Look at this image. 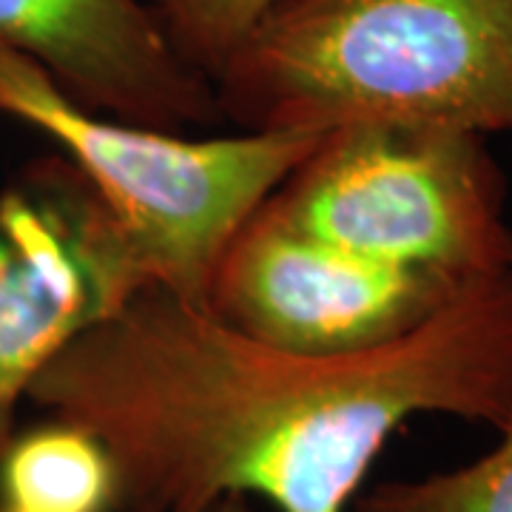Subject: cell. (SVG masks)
I'll use <instances>...</instances> for the list:
<instances>
[{"label": "cell", "mask_w": 512, "mask_h": 512, "mask_svg": "<svg viewBox=\"0 0 512 512\" xmlns=\"http://www.w3.org/2000/svg\"><path fill=\"white\" fill-rule=\"evenodd\" d=\"M29 399L109 450L117 510L350 512L387 439L424 413L512 416V268L402 336L345 353L279 348L143 288L74 336Z\"/></svg>", "instance_id": "1"}, {"label": "cell", "mask_w": 512, "mask_h": 512, "mask_svg": "<svg viewBox=\"0 0 512 512\" xmlns=\"http://www.w3.org/2000/svg\"><path fill=\"white\" fill-rule=\"evenodd\" d=\"M214 92L242 131L512 137V0H282Z\"/></svg>", "instance_id": "2"}, {"label": "cell", "mask_w": 512, "mask_h": 512, "mask_svg": "<svg viewBox=\"0 0 512 512\" xmlns=\"http://www.w3.org/2000/svg\"><path fill=\"white\" fill-rule=\"evenodd\" d=\"M0 114L46 134L114 225L143 288L208 308L228 242L325 134L185 137L126 123L63 92L35 60L0 46Z\"/></svg>", "instance_id": "3"}, {"label": "cell", "mask_w": 512, "mask_h": 512, "mask_svg": "<svg viewBox=\"0 0 512 512\" xmlns=\"http://www.w3.org/2000/svg\"><path fill=\"white\" fill-rule=\"evenodd\" d=\"M350 254L456 288L507 274V180L481 134L421 126L330 131L271 194Z\"/></svg>", "instance_id": "4"}, {"label": "cell", "mask_w": 512, "mask_h": 512, "mask_svg": "<svg viewBox=\"0 0 512 512\" xmlns=\"http://www.w3.org/2000/svg\"><path fill=\"white\" fill-rule=\"evenodd\" d=\"M137 291L114 225L63 157L0 194V453L46 365Z\"/></svg>", "instance_id": "5"}, {"label": "cell", "mask_w": 512, "mask_h": 512, "mask_svg": "<svg viewBox=\"0 0 512 512\" xmlns=\"http://www.w3.org/2000/svg\"><path fill=\"white\" fill-rule=\"evenodd\" d=\"M461 291L350 254L296 225L268 197L228 242L208 311L268 345L345 353L402 336Z\"/></svg>", "instance_id": "6"}, {"label": "cell", "mask_w": 512, "mask_h": 512, "mask_svg": "<svg viewBox=\"0 0 512 512\" xmlns=\"http://www.w3.org/2000/svg\"><path fill=\"white\" fill-rule=\"evenodd\" d=\"M0 46L126 123L183 131L222 117L214 83L171 49L140 0H0Z\"/></svg>", "instance_id": "7"}, {"label": "cell", "mask_w": 512, "mask_h": 512, "mask_svg": "<svg viewBox=\"0 0 512 512\" xmlns=\"http://www.w3.org/2000/svg\"><path fill=\"white\" fill-rule=\"evenodd\" d=\"M0 495L6 507L23 512H111L117 473L94 433L49 419L12 436L0 453Z\"/></svg>", "instance_id": "8"}, {"label": "cell", "mask_w": 512, "mask_h": 512, "mask_svg": "<svg viewBox=\"0 0 512 512\" xmlns=\"http://www.w3.org/2000/svg\"><path fill=\"white\" fill-rule=\"evenodd\" d=\"M487 456L413 481H384L359 493L353 512H512V416Z\"/></svg>", "instance_id": "9"}, {"label": "cell", "mask_w": 512, "mask_h": 512, "mask_svg": "<svg viewBox=\"0 0 512 512\" xmlns=\"http://www.w3.org/2000/svg\"><path fill=\"white\" fill-rule=\"evenodd\" d=\"M282 0H148L171 49L205 80H217L228 57Z\"/></svg>", "instance_id": "10"}, {"label": "cell", "mask_w": 512, "mask_h": 512, "mask_svg": "<svg viewBox=\"0 0 512 512\" xmlns=\"http://www.w3.org/2000/svg\"><path fill=\"white\" fill-rule=\"evenodd\" d=\"M202 512H256V510L248 498H222V501L211 504L208 510H202Z\"/></svg>", "instance_id": "11"}, {"label": "cell", "mask_w": 512, "mask_h": 512, "mask_svg": "<svg viewBox=\"0 0 512 512\" xmlns=\"http://www.w3.org/2000/svg\"><path fill=\"white\" fill-rule=\"evenodd\" d=\"M0 512H23V510H15V507H6V504H0Z\"/></svg>", "instance_id": "12"}]
</instances>
